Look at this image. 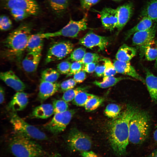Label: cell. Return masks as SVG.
I'll list each match as a JSON object with an SVG mask.
<instances>
[{
    "mask_svg": "<svg viewBox=\"0 0 157 157\" xmlns=\"http://www.w3.org/2000/svg\"><path fill=\"white\" fill-rule=\"evenodd\" d=\"M59 76L60 73L57 70L52 68H47L42 72L41 80L54 83L57 80Z\"/></svg>",
    "mask_w": 157,
    "mask_h": 157,
    "instance_id": "obj_29",
    "label": "cell"
},
{
    "mask_svg": "<svg viewBox=\"0 0 157 157\" xmlns=\"http://www.w3.org/2000/svg\"><path fill=\"white\" fill-rule=\"evenodd\" d=\"M71 64L68 61H62L57 65V71L61 74H67L70 72Z\"/></svg>",
    "mask_w": 157,
    "mask_h": 157,
    "instance_id": "obj_40",
    "label": "cell"
},
{
    "mask_svg": "<svg viewBox=\"0 0 157 157\" xmlns=\"http://www.w3.org/2000/svg\"><path fill=\"white\" fill-rule=\"evenodd\" d=\"M155 60H156V61H155V68H156V69L157 70V57L156 58Z\"/></svg>",
    "mask_w": 157,
    "mask_h": 157,
    "instance_id": "obj_52",
    "label": "cell"
},
{
    "mask_svg": "<svg viewBox=\"0 0 157 157\" xmlns=\"http://www.w3.org/2000/svg\"><path fill=\"white\" fill-rule=\"evenodd\" d=\"M140 16L147 17L157 21V0H152L148 2L142 10Z\"/></svg>",
    "mask_w": 157,
    "mask_h": 157,
    "instance_id": "obj_26",
    "label": "cell"
},
{
    "mask_svg": "<svg viewBox=\"0 0 157 157\" xmlns=\"http://www.w3.org/2000/svg\"><path fill=\"white\" fill-rule=\"evenodd\" d=\"M150 121L146 112L136 109L129 122V142L135 144L143 143L149 135Z\"/></svg>",
    "mask_w": 157,
    "mask_h": 157,
    "instance_id": "obj_4",
    "label": "cell"
},
{
    "mask_svg": "<svg viewBox=\"0 0 157 157\" xmlns=\"http://www.w3.org/2000/svg\"><path fill=\"white\" fill-rule=\"evenodd\" d=\"M86 53V50L83 47L76 48L70 53L69 59L73 61H80L82 60Z\"/></svg>",
    "mask_w": 157,
    "mask_h": 157,
    "instance_id": "obj_36",
    "label": "cell"
},
{
    "mask_svg": "<svg viewBox=\"0 0 157 157\" xmlns=\"http://www.w3.org/2000/svg\"><path fill=\"white\" fill-rule=\"evenodd\" d=\"M60 87L61 90L64 92L72 89L69 79L62 82L60 84Z\"/></svg>",
    "mask_w": 157,
    "mask_h": 157,
    "instance_id": "obj_46",
    "label": "cell"
},
{
    "mask_svg": "<svg viewBox=\"0 0 157 157\" xmlns=\"http://www.w3.org/2000/svg\"><path fill=\"white\" fill-rule=\"evenodd\" d=\"M113 64L117 73L131 76L145 84V79L137 73L130 62H124L116 59L114 60Z\"/></svg>",
    "mask_w": 157,
    "mask_h": 157,
    "instance_id": "obj_16",
    "label": "cell"
},
{
    "mask_svg": "<svg viewBox=\"0 0 157 157\" xmlns=\"http://www.w3.org/2000/svg\"><path fill=\"white\" fill-rule=\"evenodd\" d=\"M144 56L148 61L156 60L157 57V40L154 39L148 44L145 49Z\"/></svg>",
    "mask_w": 157,
    "mask_h": 157,
    "instance_id": "obj_28",
    "label": "cell"
},
{
    "mask_svg": "<svg viewBox=\"0 0 157 157\" xmlns=\"http://www.w3.org/2000/svg\"><path fill=\"white\" fill-rule=\"evenodd\" d=\"M47 157H62L60 155L58 154H53L49 155Z\"/></svg>",
    "mask_w": 157,
    "mask_h": 157,
    "instance_id": "obj_50",
    "label": "cell"
},
{
    "mask_svg": "<svg viewBox=\"0 0 157 157\" xmlns=\"http://www.w3.org/2000/svg\"><path fill=\"white\" fill-rule=\"evenodd\" d=\"M99 55L95 53L87 52L85 53L82 60L79 62L83 65L89 63L98 62L100 60Z\"/></svg>",
    "mask_w": 157,
    "mask_h": 157,
    "instance_id": "obj_37",
    "label": "cell"
},
{
    "mask_svg": "<svg viewBox=\"0 0 157 157\" xmlns=\"http://www.w3.org/2000/svg\"><path fill=\"white\" fill-rule=\"evenodd\" d=\"M101 0H80L81 8L84 10H89L92 6L97 4Z\"/></svg>",
    "mask_w": 157,
    "mask_h": 157,
    "instance_id": "obj_42",
    "label": "cell"
},
{
    "mask_svg": "<svg viewBox=\"0 0 157 157\" xmlns=\"http://www.w3.org/2000/svg\"><path fill=\"white\" fill-rule=\"evenodd\" d=\"M0 78L7 85L17 92L23 91L26 88L25 84L12 70L1 72Z\"/></svg>",
    "mask_w": 157,
    "mask_h": 157,
    "instance_id": "obj_14",
    "label": "cell"
},
{
    "mask_svg": "<svg viewBox=\"0 0 157 157\" xmlns=\"http://www.w3.org/2000/svg\"><path fill=\"white\" fill-rule=\"evenodd\" d=\"M48 6L51 12L58 18L62 17L70 5V0H47Z\"/></svg>",
    "mask_w": 157,
    "mask_h": 157,
    "instance_id": "obj_19",
    "label": "cell"
},
{
    "mask_svg": "<svg viewBox=\"0 0 157 157\" xmlns=\"http://www.w3.org/2000/svg\"><path fill=\"white\" fill-rule=\"evenodd\" d=\"M74 45L69 41L56 42L49 48L45 59V63L63 59L72 51Z\"/></svg>",
    "mask_w": 157,
    "mask_h": 157,
    "instance_id": "obj_9",
    "label": "cell"
},
{
    "mask_svg": "<svg viewBox=\"0 0 157 157\" xmlns=\"http://www.w3.org/2000/svg\"><path fill=\"white\" fill-rule=\"evenodd\" d=\"M153 137L154 140L157 142V129L154 132Z\"/></svg>",
    "mask_w": 157,
    "mask_h": 157,
    "instance_id": "obj_51",
    "label": "cell"
},
{
    "mask_svg": "<svg viewBox=\"0 0 157 157\" xmlns=\"http://www.w3.org/2000/svg\"><path fill=\"white\" fill-rule=\"evenodd\" d=\"M60 88V84L41 80L39 88L38 98L43 101L57 92Z\"/></svg>",
    "mask_w": 157,
    "mask_h": 157,
    "instance_id": "obj_17",
    "label": "cell"
},
{
    "mask_svg": "<svg viewBox=\"0 0 157 157\" xmlns=\"http://www.w3.org/2000/svg\"><path fill=\"white\" fill-rule=\"evenodd\" d=\"M129 78L123 77H115L114 76L103 77L102 82L95 81L93 83L100 88H106L115 85L121 81Z\"/></svg>",
    "mask_w": 157,
    "mask_h": 157,
    "instance_id": "obj_27",
    "label": "cell"
},
{
    "mask_svg": "<svg viewBox=\"0 0 157 157\" xmlns=\"http://www.w3.org/2000/svg\"><path fill=\"white\" fill-rule=\"evenodd\" d=\"M96 95L88 93L85 91L78 93L73 100V103L80 106H84L87 102Z\"/></svg>",
    "mask_w": 157,
    "mask_h": 157,
    "instance_id": "obj_30",
    "label": "cell"
},
{
    "mask_svg": "<svg viewBox=\"0 0 157 157\" xmlns=\"http://www.w3.org/2000/svg\"><path fill=\"white\" fill-rule=\"evenodd\" d=\"M112 0L114 1H121L122 0Z\"/></svg>",
    "mask_w": 157,
    "mask_h": 157,
    "instance_id": "obj_53",
    "label": "cell"
},
{
    "mask_svg": "<svg viewBox=\"0 0 157 157\" xmlns=\"http://www.w3.org/2000/svg\"><path fill=\"white\" fill-rule=\"evenodd\" d=\"M5 93L3 88L0 86V102L1 104L4 102L5 100Z\"/></svg>",
    "mask_w": 157,
    "mask_h": 157,
    "instance_id": "obj_48",
    "label": "cell"
},
{
    "mask_svg": "<svg viewBox=\"0 0 157 157\" xmlns=\"http://www.w3.org/2000/svg\"><path fill=\"white\" fill-rule=\"evenodd\" d=\"M54 114L64 112L68 110V105L64 100L56 99L54 100L52 104Z\"/></svg>",
    "mask_w": 157,
    "mask_h": 157,
    "instance_id": "obj_35",
    "label": "cell"
},
{
    "mask_svg": "<svg viewBox=\"0 0 157 157\" xmlns=\"http://www.w3.org/2000/svg\"><path fill=\"white\" fill-rule=\"evenodd\" d=\"M12 22L7 16L2 15L0 17V28L1 30L5 31L10 29L12 27Z\"/></svg>",
    "mask_w": 157,
    "mask_h": 157,
    "instance_id": "obj_39",
    "label": "cell"
},
{
    "mask_svg": "<svg viewBox=\"0 0 157 157\" xmlns=\"http://www.w3.org/2000/svg\"><path fill=\"white\" fill-rule=\"evenodd\" d=\"M3 5L8 9H16L24 11L31 16L36 15L39 13L40 7L35 0H1Z\"/></svg>",
    "mask_w": 157,
    "mask_h": 157,
    "instance_id": "obj_11",
    "label": "cell"
},
{
    "mask_svg": "<svg viewBox=\"0 0 157 157\" xmlns=\"http://www.w3.org/2000/svg\"><path fill=\"white\" fill-rule=\"evenodd\" d=\"M9 147L15 157H41L44 151L33 140L15 133L9 141Z\"/></svg>",
    "mask_w": 157,
    "mask_h": 157,
    "instance_id": "obj_3",
    "label": "cell"
},
{
    "mask_svg": "<svg viewBox=\"0 0 157 157\" xmlns=\"http://www.w3.org/2000/svg\"><path fill=\"white\" fill-rule=\"evenodd\" d=\"M145 84L152 100L157 103V76L149 69H145Z\"/></svg>",
    "mask_w": 157,
    "mask_h": 157,
    "instance_id": "obj_21",
    "label": "cell"
},
{
    "mask_svg": "<svg viewBox=\"0 0 157 157\" xmlns=\"http://www.w3.org/2000/svg\"><path fill=\"white\" fill-rule=\"evenodd\" d=\"M81 155V157H99L96 153L92 151L82 152Z\"/></svg>",
    "mask_w": 157,
    "mask_h": 157,
    "instance_id": "obj_47",
    "label": "cell"
},
{
    "mask_svg": "<svg viewBox=\"0 0 157 157\" xmlns=\"http://www.w3.org/2000/svg\"><path fill=\"white\" fill-rule=\"evenodd\" d=\"M136 54V49L126 44H124L118 49L115 56L117 60L124 61L130 62Z\"/></svg>",
    "mask_w": 157,
    "mask_h": 157,
    "instance_id": "obj_24",
    "label": "cell"
},
{
    "mask_svg": "<svg viewBox=\"0 0 157 157\" xmlns=\"http://www.w3.org/2000/svg\"><path fill=\"white\" fill-rule=\"evenodd\" d=\"M75 112L74 110H71L55 114L51 120L44 125L45 129L54 134L61 132L66 129Z\"/></svg>",
    "mask_w": 157,
    "mask_h": 157,
    "instance_id": "obj_8",
    "label": "cell"
},
{
    "mask_svg": "<svg viewBox=\"0 0 157 157\" xmlns=\"http://www.w3.org/2000/svg\"><path fill=\"white\" fill-rule=\"evenodd\" d=\"M99 13L103 27L110 31L114 30L116 27L118 22L116 9L106 7L103 8Z\"/></svg>",
    "mask_w": 157,
    "mask_h": 157,
    "instance_id": "obj_13",
    "label": "cell"
},
{
    "mask_svg": "<svg viewBox=\"0 0 157 157\" xmlns=\"http://www.w3.org/2000/svg\"><path fill=\"white\" fill-rule=\"evenodd\" d=\"M41 57V52H28L22 62V66L26 72L31 73L37 69Z\"/></svg>",
    "mask_w": 157,
    "mask_h": 157,
    "instance_id": "obj_18",
    "label": "cell"
},
{
    "mask_svg": "<svg viewBox=\"0 0 157 157\" xmlns=\"http://www.w3.org/2000/svg\"><path fill=\"white\" fill-rule=\"evenodd\" d=\"M117 13L118 22L116 26L118 33L130 19L133 10V4L129 2L118 7L116 9Z\"/></svg>",
    "mask_w": 157,
    "mask_h": 157,
    "instance_id": "obj_15",
    "label": "cell"
},
{
    "mask_svg": "<svg viewBox=\"0 0 157 157\" xmlns=\"http://www.w3.org/2000/svg\"><path fill=\"white\" fill-rule=\"evenodd\" d=\"M10 13L14 19L17 21H20L31 15L26 12L16 9L9 10Z\"/></svg>",
    "mask_w": 157,
    "mask_h": 157,
    "instance_id": "obj_38",
    "label": "cell"
},
{
    "mask_svg": "<svg viewBox=\"0 0 157 157\" xmlns=\"http://www.w3.org/2000/svg\"><path fill=\"white\" fill-rule=\"evenodd\" d=\"M104 99L97 96L90 99L84 106L85 110L87 111H91L97 109L102 104Z\"/></svg>",
    "mask_w": 157,
    "mask_h": 157,
    "instance_id": "obj_33",
    "label": "cell"
},
{
    "mask_svg": "<svg viewBox=\"0 0 157 157\" xmlns=\"http://www.w3.org/2000/svg\"><path fill=\"white\" fill-rule=\"evenodd\" d=\"M31 28L30 24L23 23L9 34L3 42L5 57L20 63L31 35Z\"/></svg>",
    "mask_w": 157,
    "mask_h": 157,
    "instance_id": "obj_2",
    "label": "cell"
},
{
    "mask_svg": "<svg viewBox=\"0 0 157 157\" xmlns=\"http://www.w3.org/2000/svg\"><path fill=\"white\" fill-rule=\"evenodd\" d=\"M87 21L86 14L79 20L75 21L70 19L69 22L60 30L54 32L42 33V35L44 39L59 36L76 37L81 31L87 28Z\"/></svg>",
    "mask_w": 157,
    "mask_h": 157,
    "instance_id": "obj_6",
    "label": "cell"
},
{
    "mask_svg": "<svg viewBox=\"0 0 157 157\" xmlns=\"http://www.w3.org/2000/svg\"><path fill=\"white\" fill-rule=\"evenodd\" d=\"M121 110V108L119 106L116 104L111 103L106 106L104 113L107 117L114 119L120 114Z\"/></svg>",
    "mask_w": 157,
    "mask_h": 157,
    "instance_id": "obj_31",
    "label": "cell"
},
{
    "mask_svg": "<svg viewBox=\"0 0 157 157\" xmlns=\"http://www.w3.org/2000/svg\"><path fill=\"white\" fill-rule=\"evenodd\" d=\"M105 70L104 65H97L95 70V74L96 76L101 77L104 76Z\"/></svg>",
    "mask_w": 157,
    "mask_h": 157,
    "instance_id": "obj_45",
    "label": "cell"
},
{
    "mask_svg": "<svg viewBox=\"0 0 157 157\" xmlns=\"http://www.w3.org/2000/svg\"><path fill=\"white\" fill-rule=\"evenodd\" d=\"M104 63L105 70L103 77L114 76L117 73L113 63L108 58H104L101 60Z\"/></svg>",
    "mask_w": 157,
    "mask_h": 157,
    "instance_id": "obj_34",
    "label": "cell"
},
{
    "mask_svg": "<svg viewBox=\"0 0 157 157\" xmlns=\"http://www.w3.org/2000/svg\"><path fill=\"white\" fill-rule=\"evenodd\" d=\"M44 39L42 33L31 34L28 42L26 50L28 52H41Z\"/></svg>",
    "mask_w": 157,
    "mask_h": 157,
    "instance_id": "obj_22",
    "label": "cell"
},
{
    "mask_svg": "<svg viewBox=\"0 0 157 157\" xmlns=\"http://www.w3.org/2000/svg\"><path fill=\"white\" fill-rule=\"evenodd\" d=\"M10 122L15 133L33 140H44L47 138V135L43 132L26 122L15 112H13L11 114Z\"/></svg>",
    "mask_w": 157,
    "mask_h": 157,
    "instance_id": "obj_5",
    "label": "cell"
},
{
    "mask_svg": "<svg viewBox=\"0 0 157 157\" xmlns=\"http://www.w3.org/2000/svg\"><path fill=\"white\" fill-rule=\"evenodd\" d=\"M156 22L147 17H142L141 20L136 25L126 32L125 34L126 40L137 32L150 28Z\"/></svg>",
    "mask_w": 157,
    "mask_h": 157,
    "instance_id": "obj_25",
    "label": "cell"
},
{
    "mask_svg": "<svg viewBox=\"0 0 157 157\" xmlns=\"http://www.w3.org/2000/svg\"><path fill=\"white\" fill-rule=\"evenodd\" d=\"M148 157H157V149L152 152Z\"/></svg>",
    "mask_w": 157,
    "mask_h": 157,
    "instance_id": "obj_49",
    "label": "cell"
},
{
    "mask_svg": "<svg viewBox=\"0 0 157 157\" xmlns=\"http://www.w3.org/2000/svg\"><path fill=\"white\" fill-rule=\"evenodd\" d=\"M136 109L128 105L126 109L110 122L108 127L110 143L118 156L125 154L129 142V123Z\"/></svg>",
    "mask_w": 157,
    "mask_h": 157,
    "instance_id": "obj_1",
    "label": "cell"
},
{
    "mask_svg": "<svg viewBox=\"0 0 157 157\" xmlns=\"http://www.w3.org/2000/svg\"><path fill=\"white\" fill-rule=\"evenodd\" d=\"M157 30V21L150 28L137 32L133 35L132 45L139 49L141 58L144 55L145 48L148 44L154 39Z\"/></svg>",
    "mask_w": 157,
    "mask_h": 157,
    "instance_id": "obj_10",
    "label": "cell"
},
{
    "mask_svg": "<svg viewBox=\"0 0 157 157\" xmlns=\"http://www.w3.org/2000/svg\"><path fill=\"white\" fill-rule=\"evenodd\" d=\"M28 101L26 93L23 91L17 92L9 103L8 107L13 112L21 111L26 106Z\"/></svg>",
    "mask_w": 157,
    "mask_h": 157,
    "instance_id": "obj_20",
    "label": "cell"
},
{
    "mask_svg": "<svg viewBox=\"0 0 157 157\" xmlns=\"http://www.w3.org/2000/svg\"><path fill=\"white\" fill-rule=\"evenodd\" d=\"M53 114L54 112L52 104H45L35 108L31 113V116L34 118L45 119L50 117Z\"/></svg>",
    "mask_w": 157,
    "mask_h": 157,
    "instance_id": "obj_23",
    "label": "cell"
},
{
    "mask_svg": "<svg viewBox=\"0 0 157 157\" xmlns=\"http://www.w3.org/2000/svg\"><path fill=\"white\" fill-rule=\"evenodd\" d=\"M67 142L69 148L74 152L89 151L92 144V140L88 136L75 128L70 130Z\"/></svg>",
    "mask_w": 157,
    "mask_h": 157,
    "instance_id": "obj_7",
    "label": "cell"
},
{
    "mask_svg": "<svg viewBox=\"0 0 157 157\" xmlns=\"http://www.w3.org/2000/svg\"><path fill=\"white\" fill-rule=\"evenodd\" d=\"M79 42L90 49L95 48L98 51H102L108 46L109 39L107 37L98 35L90 31L79 40Z\"/></svg>",
    "mask_w": 157,
    "mask_h": 157,
    "instance_id": "obj_12",
    "label": "cell"
},
{
    "mask_svg": "<svg viewBox=\"0 0 157 157\" xmlns=\"http://www.w3.org/2000/svg\"><path fill=\"white\" fill-rule=\"evenodd\" d=\"M86 77L85 72L82 70L74 75L73 79L77 83H81L85 79Z\"/></svg>",
    "mask_w": 157,
    "mask_h": 157,
    "instance_id": "obj_43",
    "label": "cell"
},
{
    "mask_svg": "<svg viewBox=\"0 0 157 157\" xmlns=\"http://www.w3.org/2000/svg\"><path fill=\"white\" fill-rule=\"evenodd\" d=\"M83 65L79 62L75 61L71 63L69 73L67 74L66 77L74 75L80 72L82 69Z\"/></svg>",
    "mask_w": 157,
    "mask_h": 157,
    "instance_id": "obj_41",
    "label": "cell"
},
{
    "mask_svg": "<svg viewBox=\"0 0 157 157\" xmlns=\"http://www.w3.org/2000/svg\"><path fill=\"white\" fill-rule=\"evenodd\" d=\"M96 63H89L83 65L82 70L88 73H92L94 71Z\"/></svg>",
    "mask_w": 157,
    "mask_h": 157,
    "instance_id": "obj_44",
    "label": "cell"
},
{
    "mask_svg": "<svg viewBox=\"0 0 157 157\" xmlns=\"http://www.w3.org/2000/svg\"><path fill=\"white\" fill-rule=\"evenodd\" d=\"M87 88L86 87H79L67 90L64 92L62 99L67 102L71 101L73 100L78 93L85 91Z\"/></svg>",
    "mask_w": 157,
    "mask_h": 157,
    "instance_id": "obj_32",
    "label": "cell"
}]
</instances>
